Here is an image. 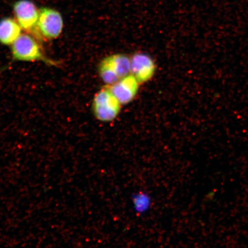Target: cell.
<instances>
[{
  "label": "cell",
  "instance_id": "ba28073f",
  "mask_svg": "<svg viewBox=\"0 0 248 248\" xmlns=\"http://www.w3.org/2000/svg\"><path fill=\"white\" fill-rule=\"evenodd\" d=\"M98 71L102 81L107 86L113 85L120 79L111 63L109 56L105 57L100 62Z\"/></svg>",
  "mask_w": 248,
  "mask_h": 248
},
{
  "label": "cell",
  "instance_id": "3957f363",
  "mask_svg": "<svg viewBox=\"0 0 248 248\" xmlns=\"http://www.w3.org/2000/svg\"><path fill=\"white\" fill-rule=\"evenodd\" d=\"M16 20L25 32L31 34L39 42L43 41L40 36L37 26L39 10L30 0H19L16 2L13 7Z\"/></svg>",
  "mask_w": 248,
  "mask_h": 248
},
{
  "label": "cell",
  "instance_id": "8992f818",
  "mask_svg": "<svg viewBox=\"0 0 248 248\" xmlns=\"http://www.w3.org/2000/svg\"><path fill=\"white\" fill-rule=\"evenodd\" d=\"M140 84L132 74L120 78L114 84L107 86L123 105L131 103L138 95Z\"/></svg>",
  "mask_w": 248,
  "mask_h": 248
},
{
  "label": "cell",
  "instance_id": "52a82bcc",
  "mask_svg": "<svg viewBox=\"0 0 248 248\" xmlns=\"http://www.w3.org/2000/svg\"><path fill=\"white\" fill-rule=\"evenodd\" d=\"M22 31L15 18H2L0 20V43L4 46H11L20 36Z\"/></svg>",
  "mask_w": 248,
  "mask_h": 248
},
{
  "label": "cell",
  "instance_id": "9c48e42d",
  "mask_svg": "<svg viewBox=\"0 0 248 248\" xmlns=\"http://www.w3.org/2000/svg\"><path fill=\"white\" fill-rule=\"evenodd\" d=\"M109 57L120 79L131 74V57L119 53L109 55Z\"/></svg>",
  "mask_w": 248,
  "mask_h": 248
},
{
  "label": "cell",
  "instance_id": "5b68a950",
  "mask_svg": "<svg viewBox=\"0 0 248 248\" xmlns=\"http://www.w3.org/2000/svg\"><path fill=\"white\" fill-rule=\"evenodd\" d=\"M156 71V63L150 55L140 52L131 57V74L140 84L150 81Z\"/></svg>",
  "mask_w": 248,
  "mask_h": 248
},
{
  "label": "cell",
  "instance_id": "277c9868",
  "mask_svg": "<svg viewBox=\"0 0 248 248\" xmlns=\"http://www.w3.org/2000/svg\"><path fill=\"white\" fill-rule=\"evenodd\" d=\"M63 18L60 12L48 7L39 9L37 29L43 40L58 38L63 32Z\"/></svg>",
  "mask_w": 248,
  "mask_h": 248
},
{
  "label": "cell",
  "instance_id": "6da1fadb",
  "mask_svg": "<svg viewBox=\"0 0 248 248\" xmlns=\"http://www.w3.org/2000/svg\"><path fill=\"white\" fill-rule=\"evenodd\" d=\"M41 45L42 43L31 34L21 33L11 46L12 61L43 62L49 66H57L56 62L45 55Z\"/></svg>",
  "mask_w": 248,
  "mask_h": 248
},
{
  "label": "cell",
  "instance_id": "7a4b0ae2",
  "mask_svg": "<svg viewBox=\"0 0 248 248\" xmlns=\"http://www.w3.org/2000/svg\"><path fill=\"white\" fill-rule=\"evenodd\" d=\"M92 108L96 119L102 123H110L119 116L122 105L106 86L96 93Z\"/></svg>",
  "mask_w": 248,
  "mask_h": 248
}]
</instances>
